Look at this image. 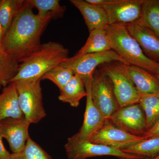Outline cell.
Instances as JSON below:
<instances>
[{
    "mask_svg": "<svg viewBox=\"0 0 159 159\" xmlns=\"http://www.w3.org/2000/svg\"><path fill=\"white\" fill-rule=\"evenodd\" d=\"M33 8L27 0L24 1L1 44L19 63L39 48L41 37L51 20L34 14Z\"/></svg>",
    "mask_w": 159,
    "mask_h": 159,
    "instance_id": "1",
    "label": "cell"
},
{
    "mask_svg": "<svg viewBox=\"0 0 159 159\" xmlns=\"http://www.w3.org/2000/svg\"><path fill=\"white\" fill-rule=\"evenodd\" d=\"M69 50L61 44L50 41L22 60L18 71L11 82L17 80H37L51 69L68 57Z\"/></svg>",
    "mask_w": 159,
    "mask_h": 159,
    "instance_id": "2",
    "label": "cell"
},
{
    "mask_svg": "<svg viewBox=\"0 0 159 159\" xmlns=\"http://www.w3.org/2000/svg\"><path fill=\"white\" fill-rule=\"evenodd\" d=\"M110 40L112 50L115 51L127 65L144 69L155 76L159 74V63L151 60L145 55L125 26L109 25L105 27Z\"/></svg>",
    "mask_w": 159,
    "mask_h": 159,
    "instance_id": "3",
    "label": "cell"
},
{
    "mask_svg": "<svg viewBox=\"0 0 159 159\" xmlns=\"http://www.w3.org/2000/svg\"><path fill=\"white\" fill-rule=\"evenodd\" d=\"M99 70L108 77L120 107L139 103L141 95L134 84L126 69V65L114 61L100 66Z\"/></svg>",
    "mask_w": 159,
    "mask_h": 159,
    "instance_id": "4",
    "label": "cell"
},
{
    "mask_svg": "<svg viewBox=\"0 0 159 159\" xmlns=\"http://www.w3.org/2000/svg\"><path fill=\"white\" fill-rule=\"evenodd\" d=\"M41 80H17L14 82L20 108L30 124L39 123L47 116L43 104Z\"/></svg>",
    "mask_w": 159,
    "mask_h": 159,
    "instance_id": "5",
    "label": "cell"
},
{
    "mask_svg": "<svg viewBox=\"0 0 159 159\" xmlns=\"http://www.w3.org/2000/svg\"><path fill=\"white\" fill-rule=\"evenodd\" d=\"M119 61L127 65L116 53L113 50L84 54H76L68 57L60 64L70 69L81 77L84 82L92 79L94 71L98 67L105 63Z\"/></svg>",
    "mask_w": 159,
    "mask_h": 159,
    "instance_id": "6",
    "label": "cell"
},
{
    "mask_svg": "<svg viewBox=\"0 0 159 159\" xmlns=\"http://www.w3.org/2000/svg\"><path fill=\"white\" fill-rule=\"evenodd\" d=\"M91 94L94 104L106 120L120 108L110 80L97 69L92 76Z\"/></svg>",
    "mask_w": 159,
    "mask_h": 159,
    "instance_id": "7",
    "label": "cell"
},
{
    "mask_svg": "<svg viewBox=\"0 0 159 159\" xmlns=\"http://www.w3.org/2000/svg\"><path fill=\"white\" fill-rule=\"evenodd\" d=\"M102 6L108 15L109 25H124L136 23L141 17L145 0H86Z\"/></svg>",
    "mask_w": 159,
    "mask_h": 159,
    "instance_id": "8",
    "label": "cell"
},
{
    "mask_svg": "<svg viewBox=\"0 0 159 159\" xmlns=\"http://www.w3.org/2000/svg\"><path fill=\"white\" fill-rule=\"evenodd\" d=\"M64 148L68 159H86L103 156L115 157L119 159H142L140 157L117 148L90 142L79 141L73 136L68 139Z\"/></svg>",
    "mask_w": 159,
    "mask_h": 159,
    "instance_id": "9",
    "label": "cell"
},
{
    "mask_svg": "<svg viewBox=\"0 0 159 159\" xmlns=\"http://www.w3.org/2000/svg\"><path fill=\"white\" fill-rule=\"evenodd\" d=\"M145 139L142 136L129 133L107 120L90 142L122 150Z\"/></svg>",
    "mask_w": 159,
    "mask_h": 159,
    "instance_id": "10",
    "label": "cell"
},
{
    "mask_svg": "<svg viewBox=\"0 0 159 159\" xmlns=\"http://www.w3.org/2000/svg\"><path fill=\"white\" fill-rule=\"evenodd\" d=\"M110 120L129 133L143 136L146 132V118L139 103L120 107Z\"/></svg>",
    "mask_w": 159,
    "mask_h": 159,
    "instance_id": "11",
    "label": "cell"
},
{
    "mask_svg": "<svg viewBox=\"0 0 159 159\" xmlns=\"http://www.w3.org/2000/svg\"><path fill=\"white\" fill-rule=\"evenodd\" d=\"M84 83L87 96L83 123L78 132L73 136L79 141L90 142L106 120L103 119L93 101L91 94V80Z\"/></svg>",
    "mask_w": 159,
    "mask_h": 159,
    "instance_id": "12",
    "label": "cell"
},
{
    "mask_svg": "<svg viewBox=\"0 0 159 159\" xmlns=\"http://www.w3.org/2000/svg\"><path fill=\"white\" fill-rule=\"evenodd\" d=\"M30 124L25 117L9 118L0 122V134L7 140L12 153L19 152L25 147L30 137L29 129Z\"/></svg>",
    "mask_w": 159,
    "mask_h": 159,
    "instance_id": "13",
    "label": "cell"
},
{
    "mask_svg": "<svg viewBox=\"0 0 159 159\" xmlns=\"http://www.w3.org/2000/svg\"><path fill=\"white\" fill-rule=\"evenodd\" d=\"M125 26L129 34L139 44L145 56L159 63V37L139 23Z\"/></svg>",
    "mask_w": 159,
    "mask_h": 159,
    "instance_id": "14",
    "label": "cell"
},
{
    "mask_svg": "<svg viewBox=\"0 0 159 159\" xmlns=\"http://www.w3.org/2000/svg\"><path fill=\"white\" fill-rule=\"evenodd\" d=\"M70 2L80 11L89 32L109 25L108 15L102 6L93 5L86 0H71Z\"/></svg>",
    "mask_w": 159,
    "mask_h": 159,
    "instance_id": "15",
    "label": "cell"
},
{
    "mask_svg": "<svg viewBox=\"0 0 159 159\" xmlns=\"http://www.w3.org/2000/svg\"><path fill=\"white\" fill-rule=\"evenodd\" d=\"M126 69L141 96L159 95V80L156 76L136 66L126 65Z\"/></svg>",
    "mask_w": 159,
    "mask_h": 159,
    "instance_id": "16",
    "label": "cell"
},
{
    "mask_svg": "<svg viewBox=\"0 0 159 159\" xmlns=\"http://www.w3.org/2000/svg\"><path fill=\"white\" fill-rule=\"evenodd\" d=\"M25 117L20 108L16 87L14 82L4 87L0 93V122L4 119Z\"/></svg>",
    "mask_w": 159,
    "mask_h": 159,
    "instance_id": "17",
    "label": "cell"
},
{
    "mask_svg": "<svg viewBox=\"0 0 159 159\" xmlns=\"http://www.w3.org/2000/svg\"><path fill=\"white\" fill-rule=\"evenodd\" d=\"M60 91L58 98L61 102L68 103L71 106L77 107L80 100L86 97L87 92L83 80L75 74Z\"/></svg>",
    "mask_w": 159,
    "mask_h": 159,
    "instance_id": "18",
    "label": "cell"
},
{
    "mask_svg": "<svg viewBox=\"0 0 159 159\" xmlns=\"http://www.w3.org/2000/svg\"><path fill=\"white\" fill-rule=\"evenodd\" d=\"M112 50L110 40L105 27L94 29L89 33L86 42L77 54L99 53Z\"/></svg>",
    "mask_w": 159,
    "mask_h": 159,
    "instance_id": "19",
    "label": "cell"
},
{
    "mask_svg": "<svg viewBox=\"0 0 159 159\" xmlns=\"http://www.w3.org/2000/svg\"><path fill=\"white\" fill-rule=\"evenodd\" d=\"M137 22L143 25L159 37V0H145Z\"/></svg>",
    "mask_w": 159,
    "mask_h": 159,
    "instance_id": "20",
    "label": "cell"
},
{
    "mask_svg": "<svg viewBox=\"0 0 159 159\" xmlns=\"http://www.w3.org/2000/svg\"><path fill=\"white\" fill-rule=\"evenodd\" d=\"M20 63L0 45V85L7 86L16 76Z\"/></svg>",
    "mask_w": 159,
    "mask_h": 159,
    "instance_id": "21",
    "label": "cell"
},
{
    "mask_svg": "<svg viewBox=\"0 0 159 159\" xmlns=\"http://www.w3.org/2000/svg\"><path fill=\"white\" fill-rule=\"evenodd\" d=\"M121 150L140 157L142 159H153L159 154V136L145 139Z\"/></svg>",
    "mask_w": 159,
    "mask_h": 159,
    "instance_id": "22",
    "label": "cell"
},
{
    "mask_svg": "<svg viewBox=\"0 0 159 159\" xmlns=\"http://www.w3.org/2000/svg\"><path fill=\"white\" fill-rule=\"evenodd\" d=\"M24 0H0V23L3 37L8 31L24 3Z\"/></svg>",
    "mask_w": 159,
    "mask_h": 159,
    "instance_id": "23",
    "label": "cell"
},
{
    "mask_svg": "<svg viewBox=\"0 0 159 159\" xmlns=\"http://www.w3.org/2000/svg\"><path fill=\"white\" fill-rule=\"evenodd\" d=\"M33 8L38 11L37 14L42 17L56 19L63 16L65 6H61L59 0H27Z\"/></svg>",
    "mask_w": 159,
    "mask_h": 159,
    "instance_id": "24",
    "label": "cell"
},
{
    "mask_svg": "<svg viewBox=\"0 0 159 159\" xmlns=\"http://www.w3.org/2000/svg\"><path fill=\"white\" fill-rule=\"evenodd\" d=\"M139 103L145 113L147 131L159 117V94L142 95Z\"/></svg>",
    "mask_w": 159,
    "mask_h": 159,
    "instance_id": "25",
    "label": "cell"
},
{
    "mask_svg": "<svg viewBox=\"0 0 159 159\" xmlns=\"http://www.w3.org/2000/svg\"><path fill=\"white\" fill-rule=\"evenodd\" d=\"M11 159H53L45 150L29 137L24 148L17 153H11Z\"/></svg>",
    "mask_w": 159,
    "mask_h": 159,
    "instance_id": "26",
    "label": "cell"
},
{
    "mask_svg": "<svg viewBox=\"0 0 159 159\" xmlns=\"http://www.w3.org/2000/svg\"><path fill=\"white\" fill-rule=\"evenodd\" d=\"M74 75V73L70 69L59 65L46 73L42 77L41 80H50L60 90Z\"/></svg>",
    "mask_w": 159,
    "mask_h": 159,
    "instance_id": "27",
    "label": "cell"
},
{
    "mask_svg": "<svg viewBox=\"0 0 159 159\" xmlns=\"http://www.w3.org/2000/svg\"><path fill=\"white\" fill-rule=\"evenodd\" d=\"M159 136V117L153 126L148 130L146 131V132L143 135L145 139H150L153 137Z\"/></svg>",
    "mask_w": 159,
    "mask_h": 159,
    "instance_id": "28",
    "label": "cell"
},
{
    "mask_svg": "<svg viewBox=\"0 0 159 159\" xmlns=\"http://www.w3.org/2000/svg\"><path fill=\"white\" fill-rule=\"evenodd\" d=\"M0 159H11V153L7 150L3 144L2 137L0 134Z\"/></svg>",
    "mask_w": 159,
    "mask_h": 159,
    "instance_id": "29",
    "label": "cell"
},
{
    "mask_svg": "<svg viewBox=\"0 0 159 159\" xmlns=\"http://www.w3.org/2000/svg\"><path fill=\"white\" fill-rule=\"evenodd\" d=\"M3 38V31L2 25L0 23V45L2 44Z\"/></svg>",
    "mask_w": 159,
    "mask_h": 159,
    "instance_id": "30",
    "label": "cell"
},
{
    "mask_svg": "<svg viewBox=\"0 0 159 159\" xmlns=\"http://www.w3.org/2000/svg\"><path fill=\"white\" fill-rule=\"evenodd\" d=\"M159 159V154L156 157L154 158L153 159Z\"/></svg>",
    "mask_w": 159,
    "mask_h": 159,
    "instance_id": "31",
    "label": "cell"
},
{
    "mask_svg": "<svg viewBox=\"0 0 159 159\" xmlns=\"http://www.w3.org/2000/svg\"><path fill=\"white\" fill-rule=\"evenodd\" d=\"M157 78H158V79L159 80V74H158V75H157Z\"/></svg>",
    "mask_w": 159,
    "mask_h": 159,
    "instance_id": "32",
    "label": "cell"
},
{
    "mask_svg": "<svg viewBox=\"0 0 159 159\" xmlns=\"http://www.w3.org/2000/svg\"><path fill=\"white\" fill-rule=\"evenodd\" d=\"M2 86L0 85V89H1V88H2Z\"/></svg>",
    "mask_w": 159,
    "mask_h": 159,
    "instance_id": "33",
    "label": "cell"
}]
</instances>
